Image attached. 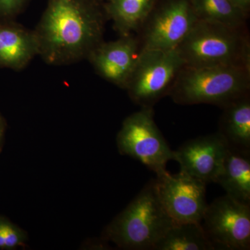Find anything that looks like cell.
<instances>
[{"instance_id": "3", "label": "cell", "mask_w": 250, "mask_h": 250, "mask_svg": "<svg viewBox=\"0 0 250 250\" xmlns=\"http://www.w3.org/2000/svg\"><path fill=\"white\" fill-rule=\"evenodd\" d=\"M174 224L161 204L154 179L106 227L103 239L123 250H153Z\"/></svg>"}, {"instance_id": "1", "label": "cell", "mask_w": 250, "mask_h": 250, "mask_svg": "<svg viewBox=\"0 0 250 250\" xmlns=\"http://www.w3.org/2000/svg\"><path fill=\"white\" fill-rule=\"evenodd\" d=\"M106 21L99 0H48L34 29L39 56L56 66L87 59L103 42Z\"/></svg>"}, {"instance_id": "4", "label": "cell", "mask_w": 250, "mask_h": 250, "mask_svg": "<svg viewBox=\"0 0 250 250\" xmlns=\"http://www.w3.org/2000/svg\"><path fill=\"white\" fill-rule=\"evenodd\" d=\"M250 94V68L184 66L168 96L181 105L200 104L221 108Z\"/></svg>"}, {"instance_id": "20", "label": "cell", "mask_w": 250, "mask_h": 250, "mask_svg": "<svg viewBox=\"0 0 250 250\" xmlns=\"http://www.w3.org/2000/svg\"><path fill=\"white\" fill-rule=\"evenodd\" d=\"M230 2L249 16L250 11V0H229Z\"/></svg>"}, {"instance_id": "13", "label": "cell", "mask_w": 250, "mask_h": 250, "mask_svg": "<svg viewBox=\"0 0 250 250\" xmlns=\"http://www.w3.org/2000/svg\"><path fill=\"white\" fill-rule=\"evenodd\" d=\"M218 133L228 147L250 152V94L223 108Z\"/></svg>"}, {"instance_id": "5", "label": "cell", "mask_w": 250, "mask_h": 250, "mask_svg": "<svg viewBox=\"0 0 250 250\" xmlns=\"http://www.w3.org/2000/svg\"><path fill=\"white\" fill-rule=\"evenodd\" d=\"M184 66L177 49H141L125 90L141 108H153L161 99L168 96Z\"/></svg>"}, {"instance_id": "6", "label": "cell", "mask_w": 250, "mask_h": 250, "mask_svg": "<svg viewBox=\"0 0 250 250\" xmlns=\"http://www.w3.org/2000/svg\"><path fill=\"white\" fill-rule=\"evenodd\" d=\"M153 108H141L125 118L118 136V150L140 161L159 174L166 170L167 162L174 159L170 149L158 128Z\"/></svg>"}, {"instance_id": "21", "label": "cell", "mask_w": 250, "mask_h": 250, "mask_svg": "<svg viewBox=\"0 0 250 250\" xmlns=\"http://www.w3.org/2000/svg\"><path fill=\"white\" fill-rule=\"evenodd\" d=\"M5 130H6V123H5L4 118L0 114V151H1V147H2Z\"/></svg>"}, {"instance_id": "15", "label": "cell", "mask_w": 250, "mask_h": 250, "mask_svg": "<svg viewBox=\"0 0 250 250\" xmlns=\"http://www.w3.org/2000/svg\"><path fill=\"white\" fill-rule=\"evenodd\" d=\"M157 0H109L104 3L107 20L120 36L138 34Z\"/></svg>"}, {"instance_id": "10", "label": "cell", "mask_w": 250, "mask_h": 250, "mask_svg": "<svg viewBox=\"0 0 250 250\" xmlns=\"http://www.w3.org/2000/svg\"><path fill=\"white\" fill-rule=\"evenodd\" d=\"M228 148L218 132L199 136L187 141L174 151L173 160L179 163L181 172L207 184L215 183Z\"/></svg>"}, {"instance_id": "11", "label": "cell", "mask_w": 250, "mask_h": 250, "mask_svg": "<svg viewBox=\"0 0 250 250\" xmlns=\"http://www.w3.org/2000/svg\"><path fill=\"white\" fill-rule=\"evenodd\" d=\"M141 50L138 36H121L116 41H104L93 49L87 60L100 77L125 89Z\"/></svg>"}, {"instance_id": "17", "label": "cell", "mask_w": 250, "mask_h": 250, "mask_svg": "<svg viewBox=\"0 0 250 250\" xmlns=\"http://www.w3.org/2000/svg\"><path fill=\"white\" fill-rule=\"evenodd\" d=\"M197 18L237 28L248 27L249 16L229 0H192Z\"/></svg>"}, {"instance_id": "12", "label": "cell", "mask_w": 250, "mask_h": 250, "mask_svg": "<svg viewBox=\"0 0 250 250\" xmlns=\"http://www.w3.org/2000/svg\"><path fill=\"white\" fill-rule=\"evenodd\" d=\"M39 55L34 30L15 22L0 21V67L20 71Z\"/></svg>"}, {"instance_id": "9", "label": "cell", "mask_w": 250, "mask_h": 250, "mask_svg": "<svg viewBox=\"0 0 250 250\" xmlns=\"http://www.w3.org/2000/svg\"><path fill=\"white\" fill-rule=\"evenodd\" d=\"M156 190L163 207L175 224L202 223L207 209V184L188 174L167 170L156 174Z\"/></svg>"}, {"instance_id": "16", "label": "cell", "mask_w": 250, "mask_h": 250, "mask_svg": "<svg viewBox=\"0 0 250 250\" xmlns=\"http://www.w3.org/2000/svg\"><path fill=\"white\" fill-rule=\"evenodd\" d=\"M201 223L174 224L153 250H214Z\"/></svg>"}, {"instance_id": "14", "label": "cell", "mask_w": 250, "mask_h": 250, "mask_svg": "<svg viewBox=\"0 0 250 250\" xmlns=\"http://www.w3.org/2000/svg\"><path fill=\"white\" fill-rule=\"evenodd\" d=\"M215 183L231 198L250 205V152L228 148Z\"/></svg>"}, {"instance_id": "18", "label": "cell", "mask_w": 250, "mask_h": 250, "mask_svg": "<svg viewBox=\"0 0 250 250\" xmlns=\"http://www.w3.org/2000/svg\"><path fill=\"white\" fill-rule=\"evenodd\" d=\"M24 231L4 217L0 216V250H14L24 246Z\"/></svg>"}, {"instance_id": "7", "label": "cell", "mask_w": 250, "mask_h": 250, "mask_svg": "<svg viewBox=\"0 0 250 250\" xmlns=\"http://www.w3.org/2000/svg\"><path fill=\"white\" fill-rule=\"evenodd\" d=\"M197 21L192 0H157L137 34L141 49L177 48Z\"/></svg>"}, {"instance_id": "22", "label": "cell", "mask_w": 250, "mask_h": 250, "mask_svg": "<svg viewBox=\"0 0 250 250\" xmlns=\"http://www.w3.org/2000/svg\"><path fill=\"white\" fill-rule=\"evenodd\" d=\"M99 1H101V2L105 3L106 1H109V0H99Z\"/></svg>"}, {"instance_id": "8", "label": "cell", "mask_w": 250, "mask_h": 250, "mask_svg": "<svg viewBox=\"0 0 250 250\" xmlns=\"http://www.w3.org/2000/svg\"><path fill=\"white\" fill-rule=\"evenodd\" d=\"M202 228L215 250L250 249V205L228 195L208 205Z\"/></svg>"}, {"instance_id": "19", "label": "cell", "mask_w": 250, "mask_h": 250, "mask_svg": "<svg viewBox=\"0 0 250 250\" xmlns=\"http://www.w3.org/2000/svg\"><path fill=\"white\" fill-rule=\"evenodd\" d=\"M29 0H0V21H9L21 14Z\"/></svg>"}, {"instance_id": "2", "label": "cell", "mask_w": 250, "mask_h": 250, "mask_svg": "<svg viewBox=\"0 0 250 250\" xmlns=\"http://www.w3.org/2000/svg\"><path fill=\"white\" fill-rule=\"evenodd\" d=\"M176 49L185 66L250 68L248 27L198 20Z\"/></svg>"}]
</instances>
